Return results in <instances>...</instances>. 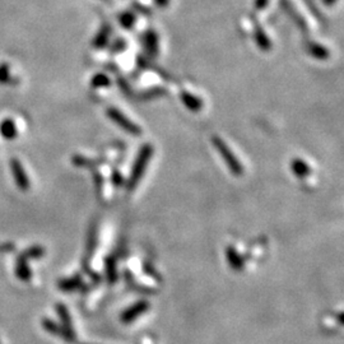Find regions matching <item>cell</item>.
Listing matches in <instances>:
<instances>
[{"label": "cell", "instance_id": "d6986e66", "mask_svg": "<svg viewBox=\"0 0 344 344\" xmlns=\"http://www.w3.org/2000/svg\"><path fill=\"white\" fill-rule=\"evenodd\" d=\"M106 275H107L108 282L111 283L118 279V269H116V263L112 258H108L106 260Z\"/></svg>", "mask_w": 344, "mask_h": 344}, {"label": "cell", "instance_id": "ffe728a7", "mask_svg": "<svg viewBox=\"0 0 344 344\" xmlns=\"http://www.w3.org/2000/svg\"><path fill=\"white\" fill-rule=\"evenodd\" d=\"M12 81V72L11 65L8 63H2L0 64V84H9Z\"/></svg>", "mask_w": 344, "mask_h": 344}, {"label": "cell", "instance_id": "cb8c5ba5", "mask_svg": "<svg viewBox=\"0 0 344 344\" xmlns=\"http://www.w3.org/2000/svg\"><path fill=\"white\" fill-rule=\"evenodd\" d=\"M96 227H93L91 231V234H89V239H88V246H87V249H88L89 254H92V251L94 250V248H96Z\"/></svg>", "mask_w": 344, "mask_h": 344}, {"label": "cell", "instance_id": "e0dca14e", "mask_svg": "<svg viewBox=\"0 0 344 344\" xmlns=\"http://www.w3.org/2000/svg\"><path fill=\"white\" fill-rule=\"evenodd\" d=\"M145 47H147V51L149 52V55L154 56L157 55L158 51V37H157L156 33L153 31H149L147 35H145Z\"/></svg>", "mask_w": 344, "mask_h": 344}, {"label": "cell", "instance_id": "7a4b0ae2", "mask_svg": "<svg viewBox=\"0 0 344 344\" xmlns=\"http://www.w3.org/2000/svg\"><path fill=\"white\" fill-rule=\"evenodd\" d=\"M213 145L215 147V149L218 151V153L220 154V157L224 159L226 162V166L228 167L230 171L234 174L235 176H241L244 174V167L240 163L239 158L234 154V152L231 151L227 143L223 139H220L219 137H214L212 139Z\"/></svg>", "mask_w": 344, "mask_h": 344}, {"label": "cell", "instance_id": "484cf974", "mask_svg": "<svg viewBox=\"0 0 344 344\" xmlns=\"http://www.w3.org/2000/svg\"><path fill=\"white\" fill-rule=\"evenodd\" d=\"M269 0H256L255 2V8L256 9H263L268 6Z\"/></svg>", "mask_w": 344, "mask_h": 344}, {"label": "cell", "instance_id": "9c48e42d", "mask_svg": "<svg viewBox=\"0 0 344 344\" xmlns=\"http://www.w3.org/2000/svg\"><path fill=\"white\" fill-rule=\"evenodd\" d=\"M43 255H45V249H43L42 246H40V245H35V246H31V248L22 251L17 259H19V260L28 261V260H33V259H41V258H43Z\"/></svg>", "mask_w": 344, "mask_h": 344}, {"label": "cell", "instance_id": "5b68a950", "mask_svg": "<svg viewBox=\"0 0 344 344\" xmlns=\"http://www.w3.org/2000/svg\"><path fill=\"white\" fill-rule=\"evenodd\" d=\"M148 309H149L148 301H145V300H140V301L135 302L134 305L128 307V309L123 312V315H121V320H123V323H127V324L133 323L135 319H138L140 315L144 314V312Z\"/></svg>", "mask_w": 344, "mask_h": 344}, {"label": "cell", "instance_id": "8fae6325", "mask_svg": "<svg viewBox=\"0 0 344 344\" xmlns=\"http://www.w3.org/2000/svg\"><path fill=\"white\" fill-rule=\"evenodd\" d=\"M307 52H309L311 56H314L315 59L319 60H325L328 59L330 52H329L328 48L325 46L320 45L317 42H309L307 43Z\"/></svg>", "mask_w": 344, "mask_h": 344}, {"label": "cell", "instance_id": "7402d4cb", "mask_svg": "<svg viewBox=\"0 0 344 344\" xmlns=\"http://www.w3.org/2000/svg\"><path fill=\"white\" fill-rule=\"evenodd\" d=\"M120 23L123 24V27L132 28L135 23V16L133 13H130V12L123 13L120 16Z\"/></svg>", "mask_w": 344, "mask_h": 344}, {"label": "cell", "instance_id": "6da1fadb", "mask_svg": "<svg viewBox=\"0 0 344 344\" xmlns=\"http://www.w3.org/2000/svg\"><path fill=\"white\" fill-rule=\"evenodd\" d=\"M153 156V147L151 144H144L140 148L139 153H138L137 158H135L134 164H133L132 174L129 176V180H128L127 189L128 190H134L138 186L139 181L142 180L143 175H144L147 166H148L149 159Z\"/></svg>", "mask_w": 344, "mask_h": 344}, {"label": "cell", "instance_id": "ac0fdd59", "mask_svg": "<svg viewBox=\"0 0 344 344\" xmlns=\"http://www.w3.org/2000/svg\"><path fill=\"white\" fill-rule=\"evenodd\" d=\"M110 35H111V28L108 27V26H103V27L98 31L96 37H94V40H93L94 47H103V46L108 42Z\"/></svg>", "mask_w": 344, "mask_h": 344}, {"label": "cell", "instance_id": "d4e9b609", "mask_svg": "<svg viewBox=\"0 0 344 344\" xmlns=\"http://www.w3.org/2000/svg\"><path fill=\"white\" fill-rule=\"evenodd\" d=\"M14 250V245L12 242L9 244H2L0 245V251H13Z\"/></svg>", "mask_w": 344, "mask_h": 344}, {"label": "cell", "instance_id": "f1b7e54d", "mask_svg": "<svg viewBox=\"0 0 344 344\" xmlns=\"http://www.w3.org/2000/svg\"><path fill=\"white\" fill-rule=\"evenodd\" d=\"M336 0H323V3L325 4V6H333L334 3H335Z\"/></svg>", "mask_w": 344, "mask_h": 344}, {"label": "cell", "instance_id": "52a82bcc", "mask_svg": "<svg viewBox=\"0 0 344 344\" xmlns=\"http://www.w3.org/2000/svg\"><path fill=\"white\" fill-rule=\"evenodd\" d=\"M180 98L183 101V103L185 105L186 108H189L190 111H199L203 108V101L200 100L199 97H196L195 94L189 93V92L183 91L180 94Z\"/></svg>", "mask_w": 344, "mask_h": 344}, {"label": "cell", "instance_id": "603a6c76", "mask_svg": "<svg viewBox=\"0 0 344 344\" xmlns=\"http://www.w3.org/2000/svg\"><path fill=\"white\" fill-rule=\"evenodd\" d=\"M163 94H166V89H163V88H153V89H149V91L144 92L142 97H143V98H144V100H149V98H154V97L163 96Z\"/></svg>", "mask_w": 344, "mask_h": 344}, {"label": "cell", "instance_id": "ba28073f", "mask_svg": "<svg viewBox=\"0 0 344 344\" xmlns=\"http://www.w3.org/2000/svg\"><path fill=\"white\" fill-rule=\"evenodd\" d=\"M0 134H2L4 139H16L17 135H18V130H17L16 123H14L13 119H4L0 123Z\"/></svg>", "mask_w": 344, "mask_h": 344}, {"label": "cell", "instance_id": "44dd1931", "mask_svg": "<svg viewBox=\"0 0 344 344\" xmlns=\"http://www.w3.org/2000/svg\"><path fill=\"white\" fill-rule=\"evenodd\" d=\"M110 78H108L106 74L100 73V74H96V76L92 78V87L94 88H103V87L110 86Z\"/></svg>", "mask_w": 344, "mask_h": 344}, {"label": "cell", "instance_id": "4fadbf2b", "mask_svg": "<svg viewBox=\"0 0 344 344\" xmlns=\"http://www.w3.org/2000/svg\"><path fill=\"white\" fill-rule=\"evenodd\" d=\"M226 256L230 266H231L234 270H241V269L244 268V259H242V256L240 255L239 251L235 248H232V246L227 248Z\"/></svg>", "mask_w": 344, "mask_h": 344}, {"label": "cell", "instance_id": "8992f818", "mask_svg": "<svg viewBox=\"0 0 344 344\" xmlns=\"http://www.w3.org/2000/svg\"><path fill=\"white\" fill-rule=\"evenodd\" d=\"M42 326L46 331L54 334V335L60 336V338L69 341V343H73V341L76 340V334L68 331L64 326L59 325V324H56L55 321H52L51 319H43Z\"/></svg>", "mask_w": 344, "mask_h": 344}, {"label": "cell", "instance_id": "5bb4252c", "mask_svg": "<svg viewBox=\"0 0 344 344\" xmlns=\"http://www.w3.org/2000/svg\"><path fill=\"white\" fill-rule=\"evenodd\" d=\"M16 275L18 279L23 280V282H27V280H30L32 278V270H31L30 265H28V261L17 259Z\"/></svg>", "mask_w": 344, "mask_h": 344}, {"label": "cell", "instance_id": "277c9868", "mask_svg": "<svg viewBox=\"0 0 344 344\" xmlns=\"http://www.w3.org/2000/svg\"><path fill=\"white\" fill-rule=\"evenodd\" d=\"M11 169H12V174H13V178H14V181H16L17 186L23 191L28 190L31 186L30 179H28L27 174H26L23 166H22V163L18 161V159H16V158L12 159Z\"/></svg>", "mask_w": 344, "mask_h": 344}, {"label": "cell", "instance_id": "9a60e30c", "mask_svg": "<svg viewBox=\"0 0 344 344\" xmlns=\"http://www.w3.org/2000/svg\"><path fill=\"white\" fill-rule=\"evenodd\" d=\"M56 312L59 315L60 320H62V325L67 329L68 331L70 333H74V329H73V324H72V319H70V314L68 311V309L65 307V305L63 304H58L56 305Z\"/></svg>", "mask_w": 344, "mask_h": 344}, {"label": "cell", "instance_id": "7c38bea8", "mask_svg": "<svg viewBox=\"0 0 344 344\" xmlns=\"http://www.w3.org/2000/svg\"><path fill=\"white\" fill-rule=\"evenodd\" d=\"M83 280H82L81 275H74L72 278H64V279L59 280L58 283V287L60 288L64 292H72V291L78 290L82 285Z\"/></svg>", "mask_w": 344, "mask_h": 344}, {"label": "cell", "instance_id": "83f0119b", "mask_svg": "<svg viewBox=\"0 0 344 344\" xmlns=\"http://www.w3.org/2000/svg\"><path fill=\"white\" fill-rule=\"evenodd\" d=\"M156 2V4L158 7H166L168 6V0H154Z\"/></svg>", "mask_w": 344, "mask_h": 344}, {"label": "cell", "instance_id": "4316f807", "mask_svg": "<svg viewBox=\"0 0 344 344\" xmlns=\"http://www.w3.org/2000/svg\"><path fill=\"white\" fill-rule=\"evenodd\" d=\"M113 183H115L116 186L123 185V178H121V175L119 172H115V174H113Z\"/></svg>", "mask_w": 344, "mask_h": 344}, {"label": "cell", "instance_id": "3957f363", "mask_svg": "<svg viewBox=\"0 0 344 344\" xmlns=\"http://www.w3.org/2000/svg\"><path fill=\"white\" fill-rule=\"evenodd\" d=\"M106 113H107L108 118H110L118 127H120L121 129L124 130V132H127L128 134L134 135V137L142 135V129L135 124L134 121H132L127 115H124V113L121 112L120 110H118V108L115 107H110L107 108V112Z\"/></svg>", "mask_w": 344, "mask_h": 344}, {"label": "cell", "instance_id": "2e32d148", "mask_svg": "<svg viewBox=\"0 0 344 344\" xmlns=\"http://www.w3.org/2000/svg\"><path fill=\"white\" fill-rule=\"evenodd\" d=\"M255 40H256V43H258L259 47L261 48V50H269V48L272 47V43H270V41H269V37L266 36V33L264 32V30L261 28L260 24H258L255 22Z\"/></svg>", "mask_w": 344, "mask_h": 344}, {"label": "cell", "instance_id": "30bf717a", "mask_svg": "<svg viewBox=\"0 0 344 344\" xmlns=\"http://www.w3.org/2000/svg\"><path fill=\"white\" fill-rule=\"evenodd\" d=\"M291 169L300 179L307 178L310 175V172H311V168H310L309 164L301 158H296L291 162Z\"/></svg>", "mask_w": 344, "mask_h": 344}]
</instances>
